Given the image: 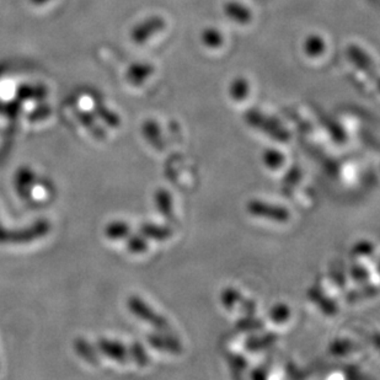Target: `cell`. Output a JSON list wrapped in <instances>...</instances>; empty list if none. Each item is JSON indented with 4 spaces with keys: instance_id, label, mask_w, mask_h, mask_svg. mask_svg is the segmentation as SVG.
<instances>
[{
    "instance_id": "3957f363",
    "label": "cell",
    "mask_w": 380,
    "mask_h": 380,
    "mask_svg": "<svg viewBox=\"0 0 380 380\" xmlns=\"http://www.w3.org/2000/svg\"><path fill=\"white\" fill-rule=\"evenodd\" d=\"M246 120L251 126L266 133L269 137L274 138L277 142H287L289 139L287 129H284L283 127L279 126L267 117L262 116L259 112H248Z\"/></svg>"
},
{
    "instance_id": "5bb4252c",
    "label": "cell",
    "mask_w": 380,
    "mask_h": 380,
    "mask_svg": "<svg viewBox=\"0 0 380 380\" xmlns=\"http://www.w3.org/2000/svg\"><path fill=\"white\" fill-rule=\"evenodd\" d=\"M290 314H292V311H290L289 305L281 302V303H276L269 309V318L274 324L282 325L288 321Z\"/></svg>"
},
{
    "instance_id": "9a60e30c",
    "label": "cell",
    "mask_w": 380,
    "mask_h": 380,
    "mask_svg": "<svg viewBox=\"0 0 380 380\" xmlns=\"http://www.w3.org/2000/svg\"><path fill=\"white\" fill-rule=\"evenodd\" d=\"M264 328V320L256 318L255 315H245L244 318H241L237 323V329L244 331V332L260 331V330H262Z\"/></svg>"
},
{
    "instance_id": "ba28073f",
    "label": "cell",
    "mask_w": 380,
    "mask_h": 380,
    "mask_svg": "<svg viewBox=\"0 0 380 380\" xmlns=\"http://www.w3.org/2000/svg\"><path fill=\"white\" fill-rule=\"evenodd\" d=\"M99 347H100L102 353H105L112 360L121 362V363H126L128 357H129L126 347L116 341L101 340L99 344Z\"/></svg>"
},
{
    "instance_id": "8fae6325",
    "label": "cell",
    "mask_w": 380,
    "mask_h": 380,
    "mask_svg": "<svg viewBox=\"0 0 380 380\" xmlns=\"http://www.w3.org/2000/svg\"><path fill=\"white\" fill-rule=\"evenodd\" d=\"M143 134L148 142L150 143V146L155 148L157 150H162L165 148V143H164L162 132H160V128L157 126V122H146L143 126Z\"/></svg>"
},
{
    "instance_id": "52a82bcc",
    "label": "cell",
    "mask_w": 380,
    "mask_h": 380,
    "mask_svg": "<svg viewBox=\"0 0 380 380\" xmlns=\"http://www.w3.org/2000/svg\"><path fill=\"white\" fill-rule=\"evenodd\" d=\"M154 201H155L157 212L162 217L167 220L174 219L173 197L167 190L157 188V192L154 195Z\"/></svg>"
},
{
    "instance_id": "7c38bea8",
    "label": "cell",
    "mask_w": 380,
    "mask_h": 380,
    "mask_svg": "<svg viewBox=\"0 0 380 380\" xmlns=\"http://www.w3.org/2000/svg\"><path fill=\"white\" fill-rule=\"evenodd\" d=\"M262 162L269 170H279L286 162V155L276 148H267L262 153Z\"/></svg>"
},
{
    "instance_id": "44dd1931",
    "label": "cell",
    "mask_w": 380,
    "mask_h": 380,
    "mask_svg": "<svg viewBox=\"0 0 380 380\" xmlns=\"http://www.w3.org/2000/svg\"><path fill=\"white\" fill-rule=\"evenodd\" d=\"M302 178V170L300 167L294 165V167H289L288 171L284 175V178H282V185L284 188H293L298 185V183Z\"/></svg>"
},
{
    "instance_id": "484cf974",
    "label": "cell",
    "mask_w": 380,
    "mask_h": 380,
    "mask_svg": "<svg viewBox=\"0 0 380 380\" xmlns=\"http://www.w3.org/2000/svg\"><path fill=\"white\" fill-rule=\"evenodd\" d=\"M269 375V368H266L265 365H260L258 368H255L251 373V378L253 379H266Z\"/></svg>"
},
{
    "instance_id": "8992f818",
    "label": "cell",
    "mask_w": 380,
    "mask_h": 380,
    "mask_svg": "<svg viewBox=\"0 0 380 380\" xmlns=\"http://www.w3.org/2000/svg\"><path fill=\"white\" fill-rule=\"evenodd\" d=\"M277 340H279V336L274 332L251 335L245 342V349L248 352H260V351L267 350L271 346H274Z\"/></svg>"
},
{
    "instance_id": "cb8c5ba5",
    "label": "cell",
    "mask_w": 380,
    "mask_h": 380,
    "mask_svg": "<svg viewBox=\"0 0 380 380\" xmlns=\"http://www.w3.org/2000/svg\"><path fill=\"white\" fill-rule=\"evenodd\" d=\"M239 308L241 309L245 315H255L256 311V302L253 300H248L246 297H243V300L239 304Z\"/></svg>"
},
{
    "instance_id": "d4e9b609",
    "label": "cell",
    "mask_w": 380,
    "mask_h": 380,
    "mask_svg": "<svg viewBox=\"0 0 380 380\" xmlns=\"http://www.w3.org/2000/svg\"><path fill=\"white\" fill-rule=\"evenodd\" d=\"M330 276L331 279H334L335 283L337 284L339 287H345L346 284V277L345 274L342 269H332L331 272H330Z\"/></svg>"
},
{
    "instance_id": "7a4b0ae2",
    "label": "cell",
    "mask_w": 380,
    "mask_h": 380,
    "mask_svg": "<svg viewBox=\"0 0 380 380\" xmlns=\"http://www.w3.org/2000/svg\"><path fill=\"white\" fill-rule=\"evenodd\" d=\"M246 211L253 217L269 219V220H274L277 223H286L290 219V212H289L288 208L265 202L261 199H250L246 204Z\"/></svg>"
},
{
    "instance_id": "ffe728a7",
    "label": "cell",
    "mask_w": 380,
    "mask_h": 380,
    "mask_svg": "<svg viewBox=\"0 0 380 380\" xmlns=\"http://www.w3.org/2000/svg\"><path fill=\"white\" fill-rule=\"evenodd\" d=\"M373 253H374V245L368 240H360L351 248V255L355 258L370 256Z\"/></svg>"
},
{
    "instance_id": "d6986e66",
    "label": "cell",
    "mask_w": 380,
    "mask_h": 380,
    "mask_svg": "<svg viewBox=\"0 0 380 380\" xmlns=\"http://www.w3.org/2000/svg\"><path fill=\"white\" fill-rule=\"evenodd\" d=\"M128 353L132 356L133 360L141 367H146L149 365V356H148L147 351L143 347L142 344L139 342H134L129 347Z\"/></svg>"
},
{
    "instance_id": "ac0fdd59",
    "label": "cell",
    "mask_w": 380,
    "mask_h": 380,
    "mask_svg": "<svg viewBox=\"0 0 380 380\" xmlns=\"http://www.w3.org/2000/svg\"><path fill=\"white\" fill-rule=\"evenodd\" d=\"M127 248L132 253H137V255L144 253L147 251L148 248H149L148 239L144 238L141 233L132 235V237H129L128 240H127Z\"/></svg>"
},
{
    "instance_id": "5b68a950",
    "label": "cell",
    "mask_w": 380,
    "mask_h": 380,
    "mask_svg": "<svg viewBox=\"0 0 380 380\" xmlns=\"http://www.w3.org/2000/svg\"><path fill=\"white\" fill-rule=\"evenodd\" d=\"M307 295L311 300V303H314L321 310V313L326 316H335L339 313L337 303L332 298H330L329 295H326L319 286L310 287L307 292Z\"/></svg>"
},
{
    "instance_id": "7402d4cb",
    "label": "cell",
    "mask_w": 380,
    "mask_h": 380,
    "mask_svg": "<svg viewBox=\"0 0 380 380\" xmlns=\"http://www.w3.org/2000/svg\"><path fill=\"white\" fill-rule=\"evenodd\" d=\"M351 279H353L357 283H367L370 279V272L368 269L360 264L352 265L350 267Z\"/></svg>"
},
{
    "instance_id": "9c48e42d",
    "label": "cell",
    "mask_w": 380,
    "mask_h": 380,
    "mask_svg": "<svg viewBox=\"0 0 380 380\" xmlns=\"http://www.w3.org/2000/svg\"><path fill=\"white\" fill-rule=\"evenodd\" d=\"M139 233L142 234L144 238L155 240V241H165L167 239L171 238L173 230L167 225H157V224L144 223Z\"/></svg>"
},
{
    "instance_id": "e0dca14e",
    "label": "cell",
    "mask_w": 380,
    "mask_h": 380,
    "mask_svg": "<svg viewBox=\"0 0 380 380\" xmlns=\"http://www.w3.org/2000/svg\"><path fill=\"white\" fill-rule=\"evenodd\" d=\"M353 349H355V344L352 341L347 339H337L330 344L329 352L331 355L341 357V356L349 355Z\"/></svg>"
},
{
    "instance_id": "30bf717a",
    "label": "cell",
    "mask_w": 380,
    "mask_h": 380,
    "mask_svg": "<svg viewBox=\"0 0 380 380\" xmlns=\"http://www.w3.org/2000/svg\"><path fill=\"white\" fill-rule=\"evenodd\" d=\"M378 295V287L375 284L367 283L360 284L358 288L352 289L346 294V302L347 303H357L360 300H370Z\"/></svg>"
},
{
    "instance_id": "277c9868",
    "label": "cell",
    "mask_w": 380,
    "mask_h": 380,
    "mask_svg": "<svg viewBox=\"0 0 380 380\" xmlns=\"http://www.w3.org/2000/svg\"><path fill=\"white\" fill-rule=\"evenodd\" d=\"M147 341L153 349L160 351V352H167L170 355H181L183 353L181 342L176 337L169 335V332H164V331L153 332V334L148 335Z\"/></svg>"
},
{
    "instance_id": "4fadbf2b",
    "label": "cell",
    "mask_w": 380,
    "mask_h": 380,
    "mask_svg": "<svg viewBox=\"0 0 380 380\" xmlns=\"http://www.w3.org/2000/svg\"><path fill=\"white\" fill-rule=\"evenodd\" d=\"M243 297V294L240 293L238 289L234 288V287H227L220 292L219 300L225 309L232 310L238 308Z\"/></svg>"
},
{
    "instance_id": "603a6c76",
    "label": "cell",
    "mask_w": 380,
    "mask_h": 380,
    "mask_svg": "<svg viewBox=\"0 0 380 380\" xmlns=\"http://www.w3.org/2000/svg\"><path fill=\"white\" fill-rule=\"evenodd\" d=\"M228 363L230 370L234 374H240L243 373L245 368L248 367V360L241 355H230L228 357Z\"/></svg>"
},
{
    "instance_id": "6da1fadb",
    "label": "cell",
    "mask_w": 380,
    "mask_h": 380,
    "mask_svg": "<svg viewBox=\"0 0 380 380\" xmlns=\"http://www.w3.org/2000/svg\"><path fill=\"white\" fill-rule=\"evenodd\" d=\"M127 304H128V309L131 310V313L134 316H137L138 319L143 320L144 323L150 325L157 331H164V332L171 331L169 320L157 313L155 310L152 309L142 298H139L137 295H132V297H129Z\"/></svg>"
},
{
    "instance_id": "2e32d148",
    "label": "cell",
    "mask_w": 380,
    "mask_h": 380,
    "mask_svg": "<svg viewBox=\"0 0 380 380\" xmlns=\"http://www.w3.org/2000/svg\"><path fill=\"white\" fill-rule=\"evenodd\" d=\"M129 225L125 222H112L107 225L105 234L108 239L111 240H120V239L127 238L129 235Z\"/></svg>"
}]
</instances>
